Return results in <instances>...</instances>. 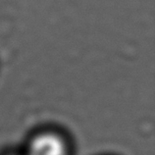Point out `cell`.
I'll return each instance as SVG.
<instances>
[{
    "label": "cell",
    "instance_id": "obj_1",
    "mask_svg": "<svg viewBox=\"0 0 155 155\" xmlns=\"http://www.w3.org/2000/svg\"><path fill=\"white\" fill-rule=\"evenodd\" d=\"M66 149L60 137L51 134L36 137L31 143L28 155H65Z\"/></svg>",
    "mask_w": 155,
    "mask_h": 155
}]
</instances>
